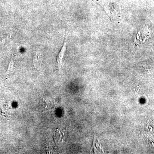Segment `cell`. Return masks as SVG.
I'll return each mask as SVG.
<instances>
[{
    "instance_id": "cell-3",
    "label": "cell",
    "mask_w": 154,
    "mask_h": 154,
    "mask_svg": "<svg viewBox=\"0 0 154 154\" xmlns=\"http://www.w3.org/2000/svg\"><path fill=\"white\" fill-rule=\"evenodd\" d=\"M14 60L12 59L11 60V62L9 63L8 68V70H7V72H6V75L7 76L11 75V73L13 72L14 71Z\"/></svg>"
},
{
    "instance_id": "cell-2",
    "label": "cell",
    "mask_w": 154,
    "mask_h": 154,
    "mask_svg": "<svg viewBox=\"0 0 154 154\" xmlns=\"http://www.w3.org/2000/svg\"><path fill=\"white\" fill-rule=\"evenodd\" d=\"M11 108L9 104H6L2 108V113L3 115L7 117H10L11 115Z\"/></svg>"
},
{
    "instance_id": "cell-1",
    "label": "cell",
    "mask_w": 154,
    "mask_h": 154,
    "mask_svg": "<svg viewBox=\"0 0 154 154\" xmlns=\"http://www.w3.org/2000/svg\"><path fill=\"white\" fill-rule=\"evenodd\" d=\"M66 37H65L64 39V42L63 46L62 48L60 51L59 53L58 54L57 58V63H58L59 66H60L61 65L64 56L66 51Z\"/></svg>"
}]
</instances>
